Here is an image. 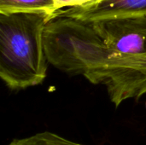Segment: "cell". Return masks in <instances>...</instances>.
Listing matches in <instances>:
<instances>
[{"mask_svg": "<svg viewBox=\"0 0 146 145\" xmlns=\"http://www.w3.org/2000/svg\"><path fill=\"white\" fill-rule=\"evenodd\" d=\"M7 145H85L66 138L49 131L38 132L28 137L15 138Z\"/></svg>", "mask_w": 146, "mask_h": 145, "instance_id": "obj_6", "label": "cell"}, {"mask_svg": "<svg viewBox=\"0 0 146 145\" xmlns=\"http://www.w3.org/2000/svg\"><path fill=\"white\" fill-rule=\"evenodd\" d=\"M50 15L44 12L0 13V77L12 91L40 85L48 60L44 30Z\"/></svg>", "mask_w": 146, "mask_h": 145, "instance_id": "obj_2", "label": "cell"}, {"mask_svg": "<svg viewBox=\"0 0 146 145\" xmlns=\"http://www.w3.org/2000/svg\"><path fill=\"white\" fill-rule=\"evenodd\" d=\"M59 16L86 22L115 17L146 16V0H97L86 5L58 10L53 18Z\"/></svg>", "mask_w": 146, "mask_h": 145, "instance_id": "obj_4", "label": "cell"}, {"mask_svg": "<svg viewBox=\"0 0 146 145\" xmlns=\"http://www.w3.org/2000/svg\"><path fill=\"white\" fill-rule=\"evenodd\" d=\"M92 23L117 56L146 64V16L109 18Z\"/></svg>", "mask_w": 146, "mask_h": 145, "instance_id": "obj_3", "label": "cell"}, {"mask_svg": "<svg viewBox=\"0 0 146 145\" xmlns=\"http://www.w3.org/2000/svg\"><path fill=\"white\" fill-rule=\"evenodd\" d=\"M55 1V7L56 10H61L71 7L76 6H82L91 3H93L97 0H54Z\"/></svg>", "mask_w": 146, "mask_h": 145, "instance_id": "obj_7", "label": "cell"}, {"mask_svg": "<svg viewBox=\"0 0 146 145\" xmlns=\"http://www.w3.org/2000/svg\"><path fill=\"white\" fill-rule=\"evenodd\" d=\"M44 12L53 18L56 12L54 0H0V13Z\"/></svg>", "mask_w": 146, "mask_h": 145, "instance_id": "obj_5", "label": "cell"}, {"mask_svg": "<svg viewBox=\"0 0 146 145\" xmlns=\"http://www.w3.org/2000/svg\"><path fill=\"white\" fill-rule=\"evenodd\" d=\"M43 38L50 64L69 74H82L92 84L104 85L116 108L146 94V64L117 56L92 22L54 17L46 23Z\"/></svg>", "mask_w": 146, "mask_h": 145, "instance_id": "obj_1", "label": "cell"}]
</instances>
